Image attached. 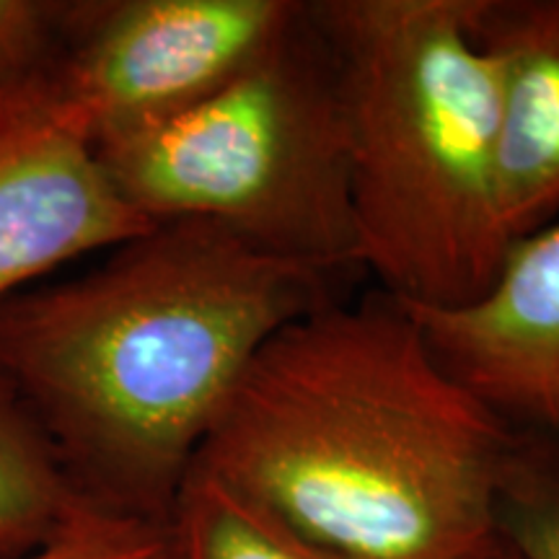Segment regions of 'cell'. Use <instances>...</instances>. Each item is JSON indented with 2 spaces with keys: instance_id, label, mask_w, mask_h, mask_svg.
Here are the masks:
<instances>
[{
  "instance_id": "obj_12",
  "label": "cell",
  "mask_w": 559,
  "mask_h": 559,
  "mask_svg": "<svg viewBox=\"0 0 559 559\" xmlns=\"http://www.w3.org/2000/svg\"><path fill=\"white\" fill-rule=\"evenodd\" d=\"M66 0H0V115L24 109L58 58Z\"/></svg>"
},
{
  "instance_id": "obj_13",
  "label": "cell",
  "mask_w": 559,
  "mask_h": 559,
  "mask_svg": "<svg viewBox=\"0 0 559 559\" xmlns=\"http://www.w3.org/2000/svg\"><path fill=\"white\" fill-rule=\"evenodd\" d=\"M0 559H181L171 523H153L75 502L39 549Z\"/></svg>"
},
{
  "instance_id": "obj_7",
  "label": "cell",
  "mask_w": 559,
  "mask_h": 559,
  "mask_svg": "<svg viewBox=\"0 0 559 559\" xmlns=\"http://www.w3.org/2000/svg\"><path fill=\"white\" fill-rule=\"evenodd\" d=\"M151 226L120 198L86 143L0 117V300Z\"/></svg>"
},
{
  "instance_id": "obj_3",
  "label": "cell",
  "mask_w": 559,
  "mask_h": 559,
  "mask_svg": "<svg viewBox=\"0 0 559 559\" xmlns=\"http://www.w3.org/2000/svg\"><path fill=\"white\" fill-rule=\"evenodd\" d=\"M340 70L358 264L407 306L456 309L510 241L495 187L498 73L469 0H311Z\"/></svg>"
},
{
  "instance_id": "obj_9",
  "label": "cell",
  "mask_w": 559,
  "mask_h": 559,
  "mask_svg": "<svg viewBox=\"0 0 559 559\" xmlns=\"http://www.w3.org/2000/svg\"><path fill=\"white\" fill-rule=\"evenodd\" d=\"M79 500L50 438L0 373V557L39 549Z\"/></svg>"
},
{
  "instance_id": "obj_2",
  "label": "cell",
  "mask_w": 559,
  "mask_h": 559,
  "mask_svg": "<svg viewBox=\"0 0 559 559\" xmlns=\"http://www.w3.org/2000/svg\"><path fill=\"white\" fill-rule=\"evenodd\" d=\"M510 440L376 290L272 334L194 469L345 559H472Z\"/></svg>"
},
{
  "instance_id": "obj_6",
  "label": "cell",
  "mask_w": 559,
  "mask_h": 559,
  "mask_svg": "<svg viewBox=\"0 0 559 559\" xmlns=\"http://www.w3.org/2000/svg\"><path fill=\"white\" fill-rule=\"evenodd\" d=\"M402 306L440 366L508 430L559 438V221L510 243L472 304Z\"/></svg>"
},
{
  "instance_id": "obj_4",
  "label": "cell",
  "mask_w": 559,
  "mask_h": 559,
  "mask_svg": "<svg viewBox=\"0 0 559 559\" xmlns=\"http://www.w3.org/2000/svg\"><path fill=\"white\" fill-rule=\"evenodd\" d=\"M91 151L145 221H213L283 260L362 272L340 70L311 0L226 86Z\"/></svg>"
},
{
  "instance_id": "obj_8",
  "label": "cell",
  "mask_w": 559,
  "mask_h": 559,
  "mask_svg": "<svg viewBox=\"0 0 559 559\" xmlns=\"http://www.w3.org/2000/svg\"><path fill=\"white\" fill-rule=\"evenodd\" d=\"M498 73L495 187L508 241L559 221V0H469Z\"/></svg>"
},
{
  "instance_id": "obj_5",
  "label": "cell",
  "mask_w": 559,
  "mask_h": 559,
  "mask_svg": "<svg viewBox=\"0 0 559 559\" xmlns=\"http://www.w3.org/2000/svg\"><path fill=\"white\" fill-rule=\"evenodd\" d=\"M304 0H66L45 83L13 120L88 148L179 115L247 70Z\"/></svg>"
},
{
  "instance_id": "obj_11",
  "label": "cell",
  "mask_w": 559,
  "mask_h": 559,
  "mask_svg": "<svg viewBox=\"0 0 559 559\" xmlns=\"http://www.w3.org/2000/svg\"><path fill=\"white\" fill-rule=\"evenodd\" d=\"M492 526L519 559H559V438L513 432L495 487Z\"/></svg>"
},
{
  "instance_id": "obj_1",
  "label": "cell",
  "mask_w": 559,
  "mask_h": 559,
  "mask_svg": "<svg viewBox=\"0 0 559 559\" xmlns=\"http://www.w3.org/2000/svg\"><path fill=\"white\" fill-rule=\"evenodd\" d=\"M358 275L283 260L213 221H160L86 275L0 300V373L88 506L171 523L202 445L285 324Z\"/></svg>"
},
{
  "instance_id": "obj_10",
  "label": "cell",
  "mask_w": 559,
  "mask_h": 559,
  "mask_svg": "<svg viewBox=\"0 0 559 559\" xmlns=\"http://www.w3.org/2000/svg\"><path fill=\"white\" fill-rule=\"evenodd\" d=\"M171 526L181 559H345L304 539L260 502L194 466Z\"/></svg>"
},
{
  "instance_id": "obj_14",
  "label": "cell",
  "mask_w": 559,
  "mask_h": 559,
  "mask_svg": "<svg viewBox=\"0 0 559 559\" xmlns=\"http://www.w3.org/2000/svg\"><path fill=\"white\" fill-rule=\"evenodd\" d=\"M472 559H519V555H515V551L510 549L506 542L495 539L485 551H479V555L472 557Z\"/></svg>"
}]
</instances>
